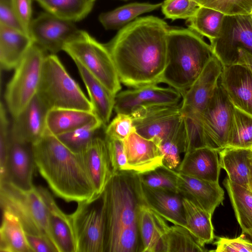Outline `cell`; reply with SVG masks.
I'll return each instance as SVG.
<instances>
[{"label": "cell", "mask_w": 252, "mask_h": 252, "mask_svg": "<svg viewBox=\"0 0 252 252\" xmlns=\"http://www.w3.org/2000/svg\"><path fill=\"white\" fill-rule=\"evenodd\" d=\"M169 29L158 17H138L120 29L106 44L121 83L132 88L160 83Z\"/></svg>", "instance_id": "cell-1"}, {"label": "cell", "mask_w": 252, "mask_h": 252, "mask_svg": "<svg viewBox=\"0 0 252 252\" xmlns=\"http://www.w3.org/2000/svg\"><path fill=\"white\" fill-rule=\"evenodd\" d=\"M32 150L36 169L57 196L77 203L96 197L80 153L48 131Z\"/></svg>", "instance_id": "cell-2"}, {"label": "cell", "mask_w": 252, "mask_h": 252, "mask_svg": "<svg viewBox=\"0 0 252 252\" xmlns=\"http://www.w3.org/2000/svg\"><path fill=\"white\" fill-rule=\"evenodd\" d=\"M106 198L105 252L130 250L139 244L138 225L141 202L136 189L134 173L113 174L104 190Z\"/></svg>", "instance_id": "cell-3"}, {"label": "cell", "mask_w": 252, "mask_h": 252, "mask_svg": "<svg viewBox=\"0 0 252 252\" xmlns=\"http://www.w3.org/2000/svg\"><path fill=\"white\" fill-rule=\"evenodd\" d=\"M214 55L210 44L197 32L189 28H170L160 83L167 84L182 96Z\"/></svg>", "instance_id": "cell-4"}, {"label": "cell", "mask_w": 252, "mask_h": 252, "mask_svg": "<svg viewBox=\"0 0 252 252\" xmlns=\"http://www.w3.org/2000/svg\"><path fill=\"white\" fill-rule=\"evenodd\" d=\"M36 95L48 110L72 108L93 112L90 99L55 54L45 58Z\"/></svg>", "instance_id": "cell-5"}, {"label": "cell", "mask_w": 252, "mask_h": 252, "mask_svg": "<svg viewBox=\"0 0 252 252\" xmlns=\"http://www.w3.org/2000/svg\"><path fill=\"white\" fill-rule=\"evenodd\" d=\"M0 204L2 210L19 219L26 233L46 239L58 252L49 227L47 208L37 187L25 190L7 182L0 183Z\"/></svg>", "instance_id": "cell-6"}, {"label": "cell", "mask_w": 252, "mask_h": 252, "mask_svg": "<svg viewBox=\"0 0 252 252\" xmlns=\"http://www.w3.org/2000/svg\"><path fill=\"white\" fill-rule=\"evenodd\" d=\"M74 61L81 64L113 94L121 88V82L112 57L106 44L81 30L78 35L67 43L63 50Z\"/></svg>", "instance_id": "cell-7"}, {"label": "cell", "mask_w": 252, "mask_h": 252, "mask_svg": "<svg viewBox=\"0 0 252 252\" xmlns=\"http://www.w3.org/2000/svg\"><path fill=\"white\" fill-rule=\"evenodd\" d=\"M46 52L34 42L14 69L4 94L12 117L19 114L36 95Z\"/></svg>", "instance_id": "cell-8"}, {"label": "cell", "mask_w": 252, "mask_h": 252, "mask_svg": "<svg viewBox=\"0 0 252 252\" xmlns=\"http://www.w3.org/2000/svg\"><path fill=\"white\" fill-rule=\"evenodd\" d=\"M76 243V252H105L106 198L104 191L77 203L69 215Z\"/></svg>", "instance_id": "cell-9"}, {"label": "cell", "mask_w": 252, "mask_h": 252, "mask_svg": "<svg viewBox=\"0 0 252 252\" xmlns=\"http://www.w3.org/2000/svg\"><path fill=\"white\" fill-rule=\"evenodd\" d=\"M235 107L222 87L220 78L197 126L201 147L219 152L227 146Z\"/></svg>", "instance_id": "cell-10"}, {"label": "cell", "mask_w": 252, "mask_h": 252, "mask_svg": "<svg viewBox=\"0 0 252 252\" xmlns=\"http://www.w3.org/2000/svg\"><path fill=\"white\" fill-rule=\"evenodd\" d=\"M222 67L223 65L214 54L197 78L182 95L181 112L188 142H191L196 137L199 120L213 95Z\"/></svg>", "instance_id": "cell-11"}, {"label": "cell", "mask_w": 252, "mask_h": 252, "mask_svg": "<svg viewBox=\"0 0 252 252\" xmlns=\"http://www.w3.org/2000/svg\"><path fill=\"white\" fill-rule=\"evenodd\" d=\"M210 45L223 66L236 63L238 48L252 54L251 15L225 16L219 37Z\"/></svg>", "instance_id": "cell-12"}, {"label": "cell", "mask_w": 252, "mask_h": 252, "mask_svg": "<svg viewBox=\"0 0 252 252\" xmlns=\"http://www.w3.org/2000/svg\"><path fill=\"white\" fill-rule=\"evenodd\" d=\"M130 115L136 132L158 146L182 119L181 102L141 107Z\"/></svg>", "instance_id": "cell-13"}, {"label": "cell", "mask_w": 252, "mask_h": 252, "mask_svg": "<svg viewBox=\"0 0 252 252\" xmlns=\"http://www.w3.org/2000/svg\"><path fill=\"white\" fill-rule=\"evenodd\" d=\"M80 31L74 22L46 12L32 20L29 34L33 42L46 52L55 54L63 50L64 46Z\"/></svg>", "instance_id": "cell-14"}, {"label": "cell", "mask_w": 252, "mask_h": 252, "mask_svg": "<svg viewBox=\"0 0 252 252\" xmlns=\"http://www.w3.org/2000/svg\"><path fill=\"white\" fill-rule=\"evenodd\" d=\"M181 94L170 87L153 84L119 92L115 95L114 110L116 114H130L139 107L159 104H177Z\"/></svg>", "instance_id": "cell-15"}, {"label": "cell", "mask_w": 252, "mask_h": 252, "mask_svg": "<svg viewBox=\"0 0 252 252\" xmlns=\"http://www.w3.org/2000/svg\"><path fill=\"white\" fill-rule=\"evenodd\" d=\"M133 173L136 189L141 202L166 221L186 227L182 196L178 193L147 187L140 181L137 174Z\"/></svg>", "instance_id": "cell-16"}, {"label": "cell", "mask_w": 252, "mask_h": 252, "mask_svg": "<svg viewBox=\"0 0 252 252\" xmlns=\"http://www.w3.org/2000/svg\"><path fill=\"white\" fill-rule=\"evenodd\" d=\"M35 169L32 144L11 137L5 178L0 183L7 182L20 189L30 190L34 187L32 180Z\"/></svg>", "instance_id": "cell-17"}, {"label": "cell", "mask_w": 252, "mask_h": 252, "mask_svg": "<svg viewBox=\"0 0 252 252\" xmlns=\"http://www.w3.org/2000/svg\"><path fill=\"white\" fill-rule=\"evenodd\" d=\"M48 109L36 95L28 105L13 117L11 137L32 144L40 140L47 132L46 116Z\"/></svg>", "instance_id": "cell-18"}, {"label": "cell", "mask_w": 252, "mask_h": 252, "mask_svg": "<svg viewBox=\"0 0 252 252\" xmlns=\"http://www.w3.org/2000/svg\"><path fill=\"white\" fill-rule=\"evenodd\" d=\"M80 154L97 196L104 191L114 174L105 137L94 138Z\"/></svg>", "instance_id": "cell-19"}, {"label": "cell", "mask_w": 252, "mask_h": 252, "mask_svg": "<svg viewBox=\"0 0 252 252\" xmlns=\"http://www.w3.org/2000/svg\"><path fill=\"white\" fill-rule=\"evenodd\" d=\"M221 84L235 107L252 115V72L246 65H224Z\"/></svg>", "instance_id": "cell-20"}, {"label": "cell", "mask_w": 252, "mask_h": 252, "mask_svg": "<svg viewBox=\"0 0 252 252\" xmlns=\"http://www.w3.org/2000/svg\"><path fill=\"white\" fill-rule=\"evenodd\" d=\"M128 171L138 174L154 170L163 165L158 146L136 132L123 140Z\"/></svg>", "instance_id": "cell-21"}, {"label": "cell", "mask_w": 252, "mask_h": 252, "mask_svg": "<svg viewBox=\"0 0 252 252\" xmlns=\"http://www.w3.org/2000/svg\"><path fill=\"white\" fill-rule=\"evenodd\" d=\"M178 193L213 215L224 199L219 182H213L180 173L175 170Z\"/></svg>", "instance_id": "cell-22"}, {"label": "cell", "mask_w": 252, "mask_h": 252, "mask_svg": "<svg viewBox=\"0 0 252 252\" xmlns=\"http://www.w3.org/2000/svg\"><path fill=\"white\" fill-rule=\"evenodd\" d=\"M46 203L51 232L58 252H76V243L69 215L58 207L50 192L44 187H37Z\"/></svg>", "instance_id": "cell-23"}, {"label": "cell", "mask_w": 252, "mask_h": 252, "mask_svg": "<svg viewBox=\"0 0 252 252\" xmlns=\"http://www.w3.org/2000/svg\"><path fill=\"white\" fill-rule=\"evenodd\" d=\"M185 154L183 159L175 171L208 181L219 182L221 168L217 151L204 147Z\"/></svg>", "instance_id": "cell-24"}, {"label": "cell", "mask_w": 252, "mask_h": 252, "mask_svg": "<svg viewBox=\"0 0 252 252\" xmlns=\"http://www.w3.org/2000/svg\"><path fill=\"white\" fill-rule=\"evenodd\" d=\"M33 41L24 32L0 24V64L1 69H15Z\"/></svg>", "instance_id": "cell-25"}, {"label": "cell", "mask_w": 252, "mask_h": 252, "mask_svg": "<svg viewBox=\"0 0 252 252\" xmlns=\"http://www.w3.org/2000/svg\"><path fill=\"white\" fill-rule=\"evenodd\" d=\"M166 221L146 205L140 204L138 225L141 252H161L162 238L169 226Z\"/></svg>", "instance_id": "cell-26"}, {"label": "cell", "mask_w": 252, "mask_h": 252, "mask_svg": "<svg viewBox=\"0 0 252 252\" xmlns=\"http://www.w3.org/2000/svg\"><path fill=\"white\" fill-rule=\"evenodd\" d=\"M74 63L88 91L93 112L106 127L114 109L115 95L81 64Z\"/></svg>", "instance_id": "cell-27"}, {"label": "cell", "mask_w": 252, "mask_h": 252, "mask_svg": "<svg viewBox=\"0 0 252 252\" xmlns=\"http://www.w3.org/2000/svg\"><path fill=\"white\" fill-rule=\"evenodd\" d=\"M220 167L227 173L233 182L251 190L250 162L251 149L226 147L218 152Z\"/></svg>", "instance_id": "cell-28"}, {"label": "cell", "mask_w": 252, "mask_h": 252, "mask_svg": "<svg viewBox=\"0 0 252 252\" xmlns=\"http://www.w3.org/2000/svg\"><path fill=\"white\" fill-rule=\"evenodd\" d=\"M97 120L92 111L72 108L51 109L47 114V130L50 133L58 136Z\"/></svg>", "instance_id": "cell-29"}, {"label": "cell", "mask_w": 252, "mask_h": 252, "mask_svg": "<svg viewBox=\"0 0 252 252\" xmlns=\"http://www.w3.org/2000/svg\"><path fill=\"white\" fill-rule=\"evenodd\" d=\"M0 228V252H33L19 219L7 210H2Z\"/></svg>", "instance_id": "cell-30"}, {"label": "cell", "mask_w": 252, "mask_h": 252, "mask_svg": "<svg viewBox=\"0 0 252 252\" xmlns=\"http://www.w3.org/2000/svg\"><path fill=\"white\" fill-rule=\"evenodd\" d=\"M186 227L203 245L214 239L212 215L203 210L192 200L182 197Z\"/></svg>", "instance_id": "cell-31"}, {"label": "cell", "mask_w": 252, "mask_h": 252, "mask_svg": "<svg viewBox=\"0 0 252 252\" xmlns=\"http://www.w3.org/2000/svg\"><path fill=\"white\" fill-rule=\"evenodd\" d=\"M161 5V2H133L102 13L99 15L98 19L106 30L121 29L138 16L157 10Z\"/></svg>", "instance_id": "cell-32"}, {"label": "cell", "mask_w": 252, "mask_h": 252, "mask_svg": "<svg viewBox=\"0 0 252 252\" xmlns=\"http://www.w3.org/2000/svg\"><path fill=\"white\" fill-rule=\"evenodd\" d=\"M223 184L242 231L252 230V191L226 178Z\"/></svg>", "instance_id": "cell-33"}, {"label": "cell", "mask_w": 252, "mask_h": 252, "mask_svg": "<svg viewBox=\"0 0 252 252\" xmlns=\"http://www.w3.org/2000/svg\"><path fill=\"white\" fill-rule=\"evenodd\" d=\"M225 16L216 10L199 6L194 15L187 20V25L211 43L219 37Z\"/></svg>", "instance_id": "cell-34"}, {"label": "cell", "mask_w": 252, "mask_h": 252, "mask_svg": "<svg viewBox=\"0 0 252 252\" xmlns=\"http://www.w3.org/2000/svg\"><path fill=\"white\" fill-rule=\"evenodd\" d=\"M205 246L186 227L169 226L162 240L161 252H204Z\"/></svg>", "instance_id": "cell-35"}, {"label": "cell", "mask_w": 252, "mask_h": 252, "mask_svg": "<svg viewBox=\"0 0 252 252\" xmlns=\"http://www.w3.org/2000/svg\"><path fill=\"white\" fill-rule=\"evenodd\" d=\"M186 141V129L182 117L178 125L158 146L163 157V166L176 169L181 162V153L185 152Z\"/></svg>", "instance_id": "cell-36"}, {"label": "cell", "mask_w": 252, "mask_h": 252, "mask_svg": "<svg viewBox=\"0 0 252 252\" xmlns=\"http://www.w3.org/2000/svg\"><path fill=\"white\" fill-rule=\"evenodd\" d=\"M38 2L46 12L72 22L85 18L94 4L87 0H42Z\"/></svg>", "instance_id": "cell-37"}, {"label": "cell", "mask_w": 252, "mask_h": 252, "mask_svg": "<svg viewBox=\"0 0 252 252\" xmlns=\"http://www.w3.org/2000/svg\"><path fill=\"white\" fill-rule=\"evenodd\" d=\"M226 147L252 148V115L235 107Z\"/></svg>", "instance_id": "cell-38"}, {"label": "cell", "mask_w": 252, "mask_h": 252, "mask_svg": "<svg viewBox=\"0 0 252 252\" xmlns=\"http://www.w3.org/2000/svg\"><path fill=\"white\" fill-rule=\"evenodd\" d=\"M105 128L101 122L97 120L76 129L56 136L70 150L80 153L91 140L99 136L100 130Z\"/></svg>", "instance_id": "cell-39"}, {"label": "cell", "mask_w": 252, "mask_h": 252, "mask_svg": "<svg viewBox=\"0 0 252 252\" xmlns=\"http://www.w3.org/2000/svg\"><path fill=\"white\" fill-rule=\"evenodd\" d=\"M137 174L140 181L147 187L178 193L175 170L163 165L150 172Z\"/></svg>", "instance_id": "cell-40"}, {"label": "cell", "mask_w": 252, "mask_h": 252, "mask_svg": "<svg viewBox=\"0 0 252 252\" xmlns=\"http://www.w3.org/2000/svg\"><path fill=\"white\" fill-rule=\"evenodd\" d=\"M200 6L210 8L225 16L250 14L252 0H205Z\"/></svg>", "instance_id": "cell-41"}, {"label": "cell", "mask_w": 252, "mask_h": 252, "mask_svg": "<svg viewBox=\"0 0 252 252\" xmlns=\"http://www.w3.org/2000/svg\"><path fill=\"white\" fill-rule=\"evenodd\" d=\"M199 7L193 0H165L161 6L165 17L172 20H188L194 15Z\"/></svg>", "instance_id": "cell-42"}, {"label": "cell", "mask_w": 252, "mask_h": 252, "mask_svg": "<svg viewBox=\"0 0 252 252\" xmlns=\"http://www.w3.org/2000/svg\"><path fill=\"white\" fill-rule=\"evenodd\" d=\"M11 126L6 110L1 102L0 106V182L4 180L8 150L11 141Z\"/></svg>", "instance_id": "cell-43"}, {"label": "cell", "mask_w": 252, "mask_h": 252, "mask_svg": "<svg viewBox=\"0 0 252 252\" xmlns=\"http://www.w3.org/2000/svg\"><path fill=\"white\" fill-rule=\"evenodd\" d=\"M135 131L131 115L118 113L106 126L104 137L123 141Z\"/></svg>", "instance_id": "cell-44"}, {"label": "cell", "mask_w": 252, "mask_h": 252, "mask_svg": "<svg viewBox=\"0 0 252 252\" xmlns=\"http://www.w3.org/2000/svg\"><path fill=\"white\" fill-rule=\"evenodd\" d=\"M105 139L113 173L128 171L123 141L106 138Z\"/></svg>", "instance_id": "cell-45"}, {"label": "cell", "mask_w": 252, "mask_h": 252, "mask_svg": "<svg viewBox=\"0 0 252 252\" xmlns=\"http://www.w3.org/2000/svg\"><path fill=\"white\" fill-rule=\"evenodd\" d=\"M216 252H252V244L245 239L241 235L235 238L219 237L214 243Z\"/></svg>", "instance_id": "cell-46"}, {"label": "cell", "mask_w": 252, "mask_h": 252, "mask_svg": "<svg viewBox=\"0 0 252 252\" xmlns=\"http://www.w3.org/2000/svg\"><path fill=\"white\" fill-rule=\"evenodd\" d=\"M15 16L24 32L29 34L32 22V0H12Z\"/></svg>", "instance_id": "cell-47"}, {"label": "cell", "mask_w": 252, "mask_h": 252, "mask_svg": "<svg viewBox=\"0 0 252 252\" xmlns=\"http://www.w3.org/2000/svg\"><path fill=\"white\" fill-rule=\"evenodd\" d=\"M0 24L24 32L14 14L12 0H0Z\"/></svg>", "instance_id": "cell-48"}, {"label": "cell", "mask_w": 252, "mask_h": 252, "mask_svg": "<svg viewBox=\"0 0 252 252\" xmlns=\"http://www.w3.org/2000/svg\"><path fill=\"white\" fill-rule=\"evenodd\" d=\"M26 235L33 252H57L55 247L46 239L27 233Z\"/></svg>", "instance_id": "cell-49"}, {"label": "cell", "mask_w": 252, "mask_h": 252, "mask_svg": "<svg viewBox=\"0 0 252 252\" xmlns=\"http://www.w3.org/2000/svg\"><path fill=\"white\" fill-rule=\"evenodd\" d=\"M237 60L236 63H240L247 66L252 72V54L246 50L238 48Z\"/></svg>", "instance_id": "cell-50"}, {"label": "cell", "mask_w": 252, "mask_h": 252, "mask_svg": "<svg viewBox=\"0 0 252 252\" xmlns=\"http://www.w3.org/2000/svg\"><path fill=\"white\" fill-rule=\"evenodd\" d=\"M241 236L247 241L252 244V230L242 231Z\"/></svg>", "instance_id": "cell-51"}, {"label": "cell", "mask_w": 252, "mask_h": 252, "mask_svg": "<svg viewBox=\"0 0 252 252\" xmlns=\"http://www.w3.org/2000/svg\"><path fill=\"white\" fill-rule=\"evenodd\" d=\"M250 185H251V189L252 191V158L251 159L250 165Z\"/></svg>", "instance_id": "cell-52"}, {"label": "cell", "mask_w": 252, "mask_h": 252, "mask_svg": "<svg viewBox=\"0 0 252 252\" xmlns=\"http://www.w3.org/2000/svg\"><path fill=\"white\" fill-rule=\"evenodd\" d=\"M193 0L194 1H195L200 6L205 0Z\"/></svg>", "instance_id": "cell-53"}, {"label": "cell", "mask_w": 252, "mask_h": 252, "mask_svg": "<svg viewBox=\"0 0 252 252\" xmlns=\"http://www.w3.org/2000/svg\"><path fill=\"white\" fill-rule=\"evenodd\" d=\"M87 0L89 2H91V3H94V1L96 0Z\"/></svg>", "instance_id": "cell-54"}, {"label": "cell", "mask_w": 252, "mask_h": 252, "mask_svg": "<svg viewBox=\"0 0 252 252\" xmlns=\"http://www.w3.org/2000/svg\"><path fill=\"white\" fill-rule=\"evenodd\" d=\"M36 0L38 2H39V1H40L42 0Z\"/></svg>", "instance_id": "cell-55"}, {"label": "cell", "mask_w": 252, "mask_h": 252, "mask_svg": "<svg viewBox=\"0 0 252 252\" xmlns=\"http://www.w3.org/2000/svg\"><path fill=\"white\" fill-rule=\"evenodd\" d=\"M250 15H251L252 16V11L251 12V13H250Z\"/></svg>", "instance_id": "cell-56"}, {"label": "cell", "mask_w": 252, "mask_h": 252, "mask_svg": "<svg viewBox=\"0 0 252 252\" xmlns=\"http://www.w3.org/2000/svg\"><path fill=\"white\" fill-rule=\"evenodd\" d=\"M251 150L252 151V148H251Z\"/></svg>", "instance_id": "cell-57"}, {"label": "cell", "mask_w": 252, "mask_h": 252, "mask_svg": "<svg viewBox=\"0 0 252 252\" xmlns=\"http://www.w3.org/2000/svg\"></svg>", "instance_id": "cell-58"}]
</instances>
